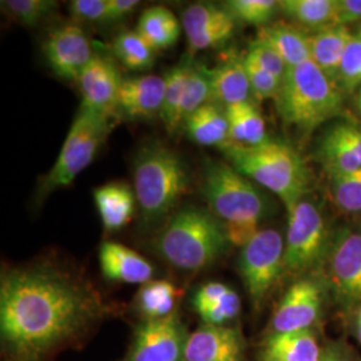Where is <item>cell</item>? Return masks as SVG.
Listing matches in <instances>:
<instances>
[{"label": "cell", "mask_w": 361, "mask_h": 361, "mask_svg": "<svg viewBox=\"0 0 361 361\" xmlns=\"http://www.w3.org/2000/svg\"><path fill=\"white\" fill-rule=\"evenodd\" d=\"M202 194L210 212L225 225L232 245L243 247L261 231L259 224L268 212L267 200L257 185L232 165L207 161Z\"/></svg>", "instance_id": "obj_2"}, {"label": "cell", "mask_w": 361, "mask_h": 361, "mask_svg": "<svg viewBox=\"0 0 361 361\" xmlns=\"http://www.w3.org/2000/svg\"><path fill=\"white\" fill-rule=\"evenodd\" d=\"M276 104L285 125L310 133L338 116L343 92L310 59L288 68Z\"/></svg>", "instance_id": "obj_6"}, {"label": "cell", "mask_w": 361, "mask_h": 361, "mask_svg": "<svg viewBox=\"0 0 361 361\" xmlns=\"http://www.w3.org/2000/svg\"><path fill=\"white\" fill-rule=\"evenodd\" d=\"M190 52L221 47L234 35L237 20L224 6L194 3L180 15Z\"/></svg>", "instance_id": "obj_14"}, {"label": "cell", "mask_w": 361, "mask_h": 361, "mask_svg": "<svg viewBox=\"0 0 361 361\" xmlns=\"http://www.w3.org/2000/svg\"><path fill=\"white\" fill-rule=\"evenodd\" d=\"M246 56L255 61L258 66H261L268 73H271L273 77L277 78L280 83H283L285 75L288 73V67L285 65L283 58L280 56V54L276 51L269 43H267L262 39H255L249 44Z\"/></svg>", "instance_id": "obj_38"}, {"label": "cell", "mask_w": 361, "mask_h": 361, "mask_svg": "<svg viewBox=\"0 0 361 361\" xmlns=\"http://www.w3.org/2000/svg\"><path fill=\"white\" fill-rule=\"evenodd\" d=\"M326 249L323 213L307 198L288 207L285 235L284 273L302 274L314 268Z\"/></svg>", "instance_id": "obj_8"}, {"label": "cell", "mask_w": 361, "mask_h": 361, "mask_svg": "<svg viewBox=\"0 0 361 361\" xmlns=\"http://www.w3.org/2000/svg\"><path fill=\"white\" fill-rule=\"evenodd\" d=\"M182 129L186 135L201 146L221 147L222 150L232 145L229 122L225 109L214 102L202 106L190 116Z\"/></svg>", "instance_id": "obj_23"}, {"label": "cell", "mask_w": 361, "mask_h": 361, "mask_svg": "<svg viewBox=\"0 0 361 361\" xmlns=\"http://www.w3.org/2000/svg\"><path fill=\"white\" fill-rule=\"evenodd\" d=\"M353 34L348 27L329 26L308 35L310 61L337 86L340 65Z\"/></svg>", "instance_id": "obj_21"}, {"label": "cell", "mask_w": 361, "mask_h": 361, "mask_svg": "<svg viewBox=\"0 0 361 361\" xmlns=\"http://www.w3.org/2000/svg\"><path fill=\"white\" fill-rule=\"evenodd\" d=\"M224 154L243 176L277 194L286 209L305 198L310 190V169L284 141L268 140L256 146L232 143L224 149Z\"/></svg>", "instance_id": "obj_4"}, {"label": "cell", "mask_w": 361, "mask_h": 361, "mask_svg": "<svg viewBox=\"0 0 361 361\" xmlns=\"http://www.w3.org/2000/svg\"><path fill=\"white\" fill-rule=\"evenodd\" d=\"M336 0H281L279 10L301 26L322 30L334 26Z\"/></svg>", "instance_id": "obj_29"}, {"label": "cell", "mask_w": 361, "mask_h": 361, "mask_svg": "<svg viewBox=\"0 0 361 361\" xmlns=\"http://www.w3.org/2000/svg\"><path fill=\"white\" fill-rule=\"evenodd\" d=\"M356 337L359 340V343L361 344V323L360 322H356Z\"/></svg>", "instance_id": "obj_45"}, {"label": "cell", "mask_w": 361, "mask_h": 361, "mask_svg": "<svg viewBox=\"0 0 361 361\" xmlns=\"http://www.w3.org/2000/svg\"><path fill=\"white\" fill-rule=\"evenodd\" d=\"M246 74L250 83L252 97L255 98V102H262L267 99H274L279 95V91L281 87L280 80L273 77L271 73L264 70L261 66H258L255 61L247 58L245 55Z\"/></svg>", "instance_id": "obj_37"}, {"label": "cell", "mask_w": 361, "mask_h": 361, "mask_svg": "<svg viewBox=\"0 0 361 361\" xmlns=\"http://www.w3.org/2000/svg\"><path fill=\"white\" fill-rule=\"evenodd\" d=\"M213 102L212 99V73L210 68L201 62L194 61L186 80L183 99L180 106V123L193 116L202 106Z\"/></svg>", "instance_id": "obj_30"}, {"label": "cell", "mask_w": 361, "mask_h": 361, "mask_svg": "<svg viewBox=\"0 0 361 361\" xmlns=\"http://www.w3.org/2000/svg\"><path fill=\"white\" fill-rule=\"evenodd\" d=\"M331 178V192L337 207L345 213L361 212V171Z\"/></svg>", "instance_id": "obj_35"}, {"label": "cell", "mask_w": 361, "mask_h": 361, "mask_svg": "<svg viewBox=\"0 0 361 361\" xmlns=\"http://www.w3.org/2000/svg\"><path fill=\"white\" fill-rule=\"evenodd\" d=\"M323 307L322 285L312 279H298L277 304L271 316V332L307 331L317 322Z\"/></svg>", "instance_id": "obj_13"}, {"label": "cell", "mask_w": 361, "mask_h": 361, "mask_svg": "<svg viewBox=\"0 0 361 361\" xmlns=\"http://www.w3.org/2000/svg\"><path fill=\"white\" fill-rule=\"evenodd\" d=\"M182 290L168 280H152L141 285L134 308L143 322L166 319L177 313Z\"/></svg>", "instance_id": "obj_24"}, {"label": "cell", "mask_w": 361, "mask_h": 361, "mask_svg": "<svg viewBox=\"0 0 361 361\" xmlns=\"http://www.w3.org/2000/svg\"><path fill=\"white\" fill-rule=\"evenodd\" d=\"M356 34H359V35H361V23L359 25V27H357V31H356Z\"/></svg>", "instance_id": "obj_48"}, {"label": "cell", "mask_w": 361, "mask_h": 361, "mask_svg": "<svg viewBox=\"0 0 361 361\" xmlns=\"http://www.w3.org/2000/svg\"><path fill=\"white\" fill-rule=\"evenodd\" d=\"M212 73V99L224 109L250 101L252 91L246 74L245 55L228 52Z\"/></svg>", "instance_id": "obj_19"}, {"label": "cell", "mask_w": 361, "mask_h": 361, "mask_svg": "<svg viewBox=\"0 0 361 361\" xmlns=\"http://www.w3.org/2000/svg\"><path fill=\"white\" fill-rule=\"evenodd\" d=\"M194 59L188 55L183 56L178 65L173 66L165 74V98L159 118L162 119L165 129L170 134L182 129L180 123V106L183 99V92L186 80L189 77Z\"/></svg>", "instance_id": "obj_28"}, {"label": "cell", "mask_w": 361, "mask_h": 361, "mask_svg": "<svg viewBox=\"0 0 361 361\" xmlns=\"http://www.w3.org/2000/svg\"><path fill=\"white\" fill-rule=\"evenodd\" d=\"M141 3L137 0H109L107 23H116L128 18Z\"/></svg>", "instance_id": "obj_43"}, {"label": "cell", "mask_w": 361, "mask_h": 361, "mask_svg": "<svg viewBox=\"0 0 361 361\" xmlns=\"http://www.w3.org/2000/svg\"><path fill=\"white\" fill-rule=\"evenodd\" d=\"M361 23V0H336L334 26Z\"/></svg>", "instance_id": "obj_40"}, {"label": "cell", "mask_w": 361, "mask_h": 361, "mask_svg": "<svg viewBox=\"0 0 361 361\" xmlns=\"http://www.w3.org/2000/svg\"><path fill=\"white\" fill-rule=\"evenodd\" d=\"M285 240L276 229H261L241 247L238 268L252 304L259 308L284 273Z\"/></svg>", "instance_id": "obj_9"}, {"label": "cell", "mask_w": 361, "mask_h": 361, "mask_svg": "<svg viewBox=\"0 0 361 361\" xmlns=\"http://www.w3.org/2000/svg\"><path fill=\"white\" fill-rule=\"evenodd\" d=\"M165 78L158 75L123 79L118 92L116 116L128 121H149L161 116Z\"/></svg>", "instance_id": "obj_15"}, {"label": "cell", "mask_w": 361, "mask_h": 361, "mask_svg": "<svg viewBox=\"0 0 361 361\" xmlns=\"http://www.w3.org/2000/svg\"><path fill=\"white\" fill-rule=\"evenodd\" d=\"M229 122L231 140L234 145L256 146L267 142V123L261 116L257 102L246 101L225 107Z\"/></svg>", "instance_id": "obj_26"}, {"label": "cell", "mask_w": 361, "mask_h": 361, "mask_svg": "<svg viewBox=\"0 0 361 361\" xmlns=\"http://www.w3.org/2000/svg\"><path fill=\"white\" fill-rule=\"evenodd\" d=\"M257 38L269 43L280 54L288 68L296 67L310 59L308 35L293 25L276 22L259 27Z\"/></svg>", "instance_id": "obj_25"}, {"label": "cell", "mask_w": 361, "mask_h": 361, "mask_svg": "<svg viewBox=\"0 0 361 361\" xmlns=\"http://www.w3.org/2000/svg\"><path fill=\"white\" fill-rule=\"evenodd\" d=\"M180 28L182 23L174 13L166 7L155 6L143 11L135 31L157 51L174 46L180 38Z\"/></svg>", "instance_id": "obj_27"}, {"label": "cell", "mask_w": 361, "mask_h": 361, "mask_svg": "<svg viewBox=\"0 0 361 361\" xmlns=\"http://www.w3.org/2000/svg\"><path fill=\"white\" fill-rule=\"evenodd\" d=\"M189 334L178 313L152 322H142L133 335L123 361H185Z\"/></svg>", "instance_id": "obj_10"}, {"label": "cell", "mask_w": 361, "mask_h": 361, "mask_svg": "<svg viewBox=\"0 0 361 361\" xmlns=\"http://www.w3.org/2000/svg\"><path fill=\"white\" fill-rule=\"evenodd\" d=\"M113 118L80 104L55 164L40 183L39 198L73 185L90 166L113 129Z\"/></svg>", "instance_id": "obj_7"}, {"label": "cell", "mask_w": 361, "mask_h": 361, "mask_svg": "<svg viewBox=\"0 0 361 361\" xmlns=\"http://www.w3.org/2000/svg\"><path fill=\"white\" fill-rule=\"evenodd\" d=\"M189 188L190 176L180 154L159 142L143 146L134 164V193L145 224L169 216Z\"/></svg>", "instance_id": "obj_5"}, {"label": "cell", "mask_w": 361, "mask_h": 361, "mask_svg": "<svg viewBox=\"0 0 361 361\" xmlns=\"http://www.w3.org/2000/svg\"><path fill=\"white\" fill-rule=\"evenodd\" d=\"M323 353L310 329L268 336L258 352L259 361H322Z\"/></svg>", "instance_id": "obj_20"}, {"label": "cell", "mask_w": 361, "mask_h": 361, "mask_svg": "<svg viewBox=\"0 0 361 361\" xmlns=\"http://www.w3.org/2000/svg\"><path fill=\"white\" fill-rule=\"evenodd\" d=\"M337 87L343 94H352L361 87V35L353 34L345 49L338 75Z\"/></svg>", "instance_id": "obj_34"}, {"label": "cell", "mask_w": 361, "mask_h": 361, "mask_svg": "<svg viewBox=\"0 0 361 361\" xmlns=\"http://www.w3.org/2000/svg\"><path fill=\"white\" fill-rule=\"evenodd\" d=\"M1 7L16 22L27 27H34L47 19L58 8L54 0H3Z\"/></svg>", "instance_id": "obj_33"}, {"label": "cell", "mask_w": 361, "mask_h": 361, "mask_svg": "<svg viewBox=\"0 0 361 361\" xmlns=\"http://www.w3.org/2000/svg\"><path fill=\"white\" fill-rule=\"evenodd\" d=\"M94 200L106 232L126 226L134 214L137 197L129 185L113 182L94 190Z\"/></svg>", "instance_id": "obj_22"}, {"label": "cell", "mask_w": 361, "mask_h": 361, "mask_svg": "<svg viewBox=\"0 0 361 361\" xmlns=\"http://www.w3.org/2000/svg\"><path fill=\"white\" fill-rule=\"evenodd\" d=\"M241 310V298L238 293L231 288L225 296L216 302L197 310L202 323L210 325H228L234 320Z\"/></svg>", "instance_id": "obj_36"}, {"label": "cell", "mask_w": 361, "mask_h": 361, "mask_svg": "<svg viewBox=\"0 0 361 361\" xmlns=\"http://www.w3.org/2000/svg\"><path fill=\"white\" fill-rule=\"evenodd\" d=\"M356 322H360L361 323V307L359 308V310H357V320Z\"/></svg>", "instance_id": "obj_47"}, {"label": "cell", "mask_w": 361, "mask_h": 361, "mask_svg": "<svg viewBox=\"0 0 361 361\" xmlns=\"http://www.w3.org/2000/svg\"><path fill=\"white\" fill-rule=\"evenodd\" d=\"M356 106H357L359 113L361 114V87L359 89V92H357V97H356Z\"/></svg>", "instance_id": "obj_46"}, {"label": "cell", "mask_w": 361, "mask_h": 361, "mask_svg": "<svg viewBox=\"0 0 361 361\" xmlns=\"http://www.w3.org/2000/svg\"><path fill=\"white\" fill-rule=\"evenodd\" d=\"M43 52L54 74L70 82H78L82 71L95 56L86 32L74 23H66L50 31L43 43Z\"/></svg>", "instance_id": "obj_12"}, {"label": "cell", "mask_w": 361, "mask_h": 361, "mask_svg": "<svg viewBox=\"0 0 361 361\" xmlns=\"http://www.w3.org/2000/svg\"><path fill=\"white\" fill-rule=\"evenodd\" d=\"M329 281L336 300L344 307L361 302V232L337 234L329 256Z\"/></svg>", "instance_id": "obj_11"}, {"label": "cell", "mask_w": 361, "mask_h": 361, "mask_svg": "<svg viewBox=\"0 0 361 361\" xmlns=\"http://www.w3.org/2000/svg\"><path fill=\"white\" fill-rule=\"evenodd\" d=\"M229 244L225 225L210 210L185 207L157 235L155 250L174 269L194 273L212 267Z\"/></svg>", "instance_id": "obj_3"}, {"label": "cell", "mask_w": 361, "mask_h": 361, "mask_svg": "<svg viewBox=\"0 0 361 361\" xmlns=\"http://www.w3.org/2000/svg\"><path fill=\"white\" fill-rule=\"evenodd\" d=\"M99 267L106 279L123 284H146L154 276L150 261L128 246L111 241L99 247Z\"/></svg>", "instance_id": "obj_18"}, {"label": "cell", "mask_w": 361, "mask_h": 361, "mask_svg": "<svg viewBox=\"0 0 361 361\" xmlns=\"http://www.w3.org/2000/svg\"><path fill=\"white\" fill-rule=\"evenodd\" d=\"M334 129L343 138V141L350 149V152L356 155L361 164V128L350 122H340L334 125Z\"/></svg>", "instance_id": "obj_42"}, {"label": "cell", "mask_w": 361, "mask_h": 361, "mask_svg": "<svg viewBox=\"0 0 361 361\" xmlns=\"http://www.w3.org/2000/svg\"><path fill=\"white\" fill-rule=\"evenodd\" d=\"M113 50L119 62L129 70L142 71L154 63V50L137 31H122L116 35Z\"/></svg>", "instance_id": "obj_31"}, {"label": "cell", "mask_w": 361, "mask_h": 361, "mask_svg": "<svg viewBox=\"0 0 361 361\" xmlns=\"http://www.w3.org/2000/svg\"><path fill=\"white\" fill-rule=\"evenodd\" d=\"M222 6L237 22L259 27L267 26L279 10V1L274 0H229Z\"/></svg>", "instance_id": "obj_32"}, {"label": "cell", "mask_w": 361, "mask_h": 361, "mask_svg": "<svg viewBox=\"0 0 361 361\" xmlns=\"http://www.w3.org/2000/svg\"><path fill=\"white\" fill-rule=\"evenodd\" d=\"M101 295L79 276L49 264L3 273L0 341L6 361H47L104 319Z\"/></svg>", "instance_id": "obj_1"}, {"label": "cell", "mask_w": 361, "mask_h": 361, "mask_svg": "<svg viewBox=\"0 0 361 361\" xmlns=\"http://www.w3.org/2000/svg\"><path fill=\"white\" fill-rule=\"evenodd\" d=\"M241 334L229 325L202 324L189 335L185 361H241Z\"/></svg>", "instance_id": "obj_17"}, {"label": "cell", "mask_w": 361, "mask_h": 361, "mask_svg": "<svg viewBox=\"0 0 361 361\" xmlns=\"http://www.w3.org/2000/svg\"><path fill=\"white\" fill-rule=\"evenodd\" d=\"M231 289L229 285L219 283V281H210L202 285L193 296V308L195 312L204 307H207L216 302L221 297L225 296Z\"/></svg>", "instance_id": "obj_41"}, {"label": "cell", "mask_w": 361, "mask_h": 361, "mask_svg": "<svg viewBox=\"0 0 361 361\" xmlns=\"http://www.w3.org/2000/svg\"><path fill=\"white\" fill-rule=\"evenodd\" d=\"M322 361H349V359L338 350H328L323 353Z\"/></svg>", "instance_id": "obj_44"}, {"label": "cell", "mask_w": 361, "mask_h": 361, "mask_svg": "<svg viewBox=\"0 0 361 361\" xmlns=\"http://www.w3.org/2000/svg\"><path fill=\"white\" fill-rule=\"evenodd\" d=\"M68 8L78 22L107 23L109 0H73Z\"/></svg>", "instance_id": "obj_39"}, {"label": "cell", "mask_w": 361, "mask_h": 361, "mask_svg": "<svg viewBox=\"0 0 361 361\" xmlns=\"http://www.w3.org/2000/svg\"><path fill=\"white\" fill-rule=\"evenodd\" d=\"M122 82L123 78L116 65L104 56L95 55L78 78L82 106L116 118V98Z\"/></svg>", "instance_id": "obj_16"}]
</instances>
